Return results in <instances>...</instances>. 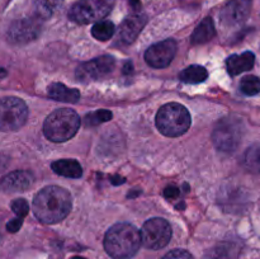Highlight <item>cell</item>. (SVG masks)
I'll return each mask as SVG.
<instances>
[{"mask_svg": "<svg viewBox=\"0 0 260 259\" xmlns=\"http://www.w3.org/2000/svg\"><path fill=\"white\" fill-rule=\"evenodd\" d=\"M71 210V195L62 187L48 185L36 195L33 212L43 223L62 221Z\"/></svg>", "mask_w": 260, "mask_h": 259, "instance_id": "cell-1", "label": "cell"}, {"mask_svg": "<svg viewBox=\"0 0 260 259\" xmlns=\"http://www.w3.org/2000/svg\"><path fill=\"white\" fill-rule=\"evenodd\" d=\"M141 245L140 231L134 225L119 222L112 226L104 238V249L113 259H129Z\"/></svg>", "mask_w": 260, "mask_h": 259, "instance_id": "cell-2", "label": "cell"}, {"mask_svg": "<svg viewBox=\"0 0 260 259\" xmlns=\"http://www.w3.org/2000/svg\"><path fill=\"white\" fill-rule=\"evenodd\" d=\"M80 127V118L73 109L60 108L53 111L43 123V132L53 142H63L74 137Z\"/></svg>", "mask_w": 260, "mask_h": 259, "instance_id": "cell-3", "label": "cell"}, {"mask_svg": "<svg viewBox=\"0 0 260 259\" xmlns=\"http://www.w3.org/2000/svg\"><path fill=\"white\" fill-rule=\"evenodd\" d=\"M156 127L164 136L178 137L190 127V114L179 103H168L156 114Z\"/></svg>", "mask_w": 260, "mask_h": 259, "instance_id": "cell-4", "label": "cell"}, {"mask_svg": "<svg viewBox=\"0 0 260 259\" xmlns=\"http://www.w3.org/2000/svg\"><path fill=\"white\" fill-rule=\"evenodd\" d=\"M244 123L240 118L234 116L220 119L212 132L215 146L222 152H234L240 145L244 136Z\"/></svg>", "mask_w": 260, "mask_h": 259, "instance_id": "cell-5", "label": "cell"}, {"mask_svg": "<svg viewBox=\"0 0 260 259\" xmlns=\"http://www.w3.org/2000/svg\"><path fill=\"white\" fill-rule=\"evenodd\" d=\"M116 0H79L71 7L69 18L79 24L98 22L109 14Z\"/></svg>", "mask_w": 260, "mask_h": 259, "instance_id": "cell-6", "label": "cell"}, {"mask_svg": "<svg viewBox=\"0 0 260 259\" xmlns=\"http://www.w3.org/2000/svg\"><path fill=\"white\" fill-rule=\"evenodd\" d=\"M28 118L27 104L17 96L0 99V130L17 131Z\"/></svg>", "mask_w": 260, "mask_h": 259, "instance_id": "cell-7", "label": "cell"}, {"mask_svg": "<svg viewBox=\"0 0 260 259\" xmlns=\"http://www.w3.org/2000/svg\"><path fill=\"white\" fill-rule=\"evenodd\" d=\"M141 244L147 249L157 250L168 245L172 239V228L164 218H150L141 229Z\"/></svg>", "mask_w": 260, "mask_h": 259, "instance_id": "cell-8", "label": "cell"}, {"mask_svg": "<svg viewBox=\"0 0 260 259\" xmlns=\"http://www.w3.org/2000/svg\"><path fill=\"white\" fill-rule=\"evenodd\" d=\"M114 68H116V61L112 56H101V57H96L78 66L76 78L84 83L90 80H98V79L106 78L107 75H109L114 70Z\"/></svg>", "mask_w": 260, "mask_h": 259, "instance_id": "cell-9", "label": "cell"}, {"mask_svg": "<svg viewBox=\"0 0 260 259\" xmlns=\"http://www.w3.org/2000/svg\"><path fill=\"white\" fill-rule=\"evenodd\" d=\"M177 53V43L174 40H165L155 43L145 52V60L151 68L164 69L169 65Z\"/></svg>", "mask_w": 260, "mask_h": 259, "instance_id": "cell-10", "label": "cell"}, {"mask_svg": "<svg viewBox=\"0 0 260 259\" xmlns=\"http://www.w3.org/2000/svg\"><path fill=\"white\" fill-rule=\"evenodd\" d=\"M41 23H42V20L36 17V15L30 18L15 20L10 25L8 37L14 43H27L29 41H33L40 35Z\"/></svg>", "mask_w": 260, "mask_h": 259, "instance_id": "cell-11", "label": "cell"}, {"mask_svg": "<svg viewBox=\"0 0 260 259\" xmlns=\"http://www.w3.org/2000/svg\"><path fill=\"white\" fill-rule=\"evenodd\" d=\"M253 0H229L220 13V19L226 27H235L248 19Z\"/></svg>", "mask_w": 260, "mask_h": 259, "instance_id": "cell-12", "label": "cell"}, {"mask_svg": "<svg viewBox=\"0 0 260 259\" xmlns=\"http://www.w3.org/2000/svg\"><path fill=\"white\" fill-rule=\"evenodd\" d=\"M35 183V177L27 170H15L0 180V189L7 193H17L30 188Z\"/></svg>", "mask_w": 260, "mask_h": 259, "instance_id": "cell-13", "label": "cell"}, {"mask_svg": "<svg viewBox=\"0 0 260 259\" xmlns=\"http://www.w3.org/2000/svg\"><path fill=\"white\" fill-rule=\"evenodd\" d=\"M146 15L135 14L126 18L119 28L118 38L124 45H129L134 42L146 24Z\"/></svg>", "mask_w": 260, "mask_h": 259, "instance_id": "cell-14", "label": "cell"}, {"mask_svg": "<svg viewBox=\"0 0 260 259\" xmlns=\"http://www.w3.org/2000/svg\"><path fill=\"white\" fill-rule=\"evenodd\" d=\"M254 62H255V56L253 52L240 53V55H231L230 57L226 60V66H228V71L231 76H236L241 73L253 69Z\"/></svg>", "mask_w": 260, "mask_h": 259, "instance_id": "cell-15", "label": "cell"}, {"mask_svg": "<svg viewBox=\"0 0 260 259\" xmlns=\"http://www.w3.org/2000/svg\"><path fill=\"white\" fill-rule=\"evenodd\" d=\"M47 93L50 98L55 101L69 102V103H76L80 98V93L78 89L68 88L61 83H52L47 88Z\"/></svg>", "mask_w": 260, "mask_h": 259, "instance_id": "cell-16", "label": "cell"}, {"mask_svg": "<svg viewBox=\"0 0 260 259\" xmlns=\"http://www.w3.org/2000/svg\"><path fill=\"white\" fill-rule=\"evenodd\" d=\"M53 172L58 175H62L66 178H80L83 175V169L81 165L79 164L76 160L73 159H62V160H56L51 164Z\"/></svg>", "mask_w": 260, "mask_h": 259, "instance_id": "cell-17", "label": "cell"}, {"mask_svg": "<svg viewBox=\"0 0 260 259\" xmlns=\"http://www.w3.org/2000/svg\"><path fill=\"white\" fill-rule=\"evenodd\" d=\"M215 23H213L212 18L207 17L198 24L197 28H196L192 37H190V41H192L193 45H201V43H206L208 42V41L212 40V38L215 37Z\"/></svg>", "mask_w": 260, "mask_h": 259, "instance_id": "cell-18", "label": "cell"}, {"mask_svg": "<svg viewBox=\"0 0 260 259\" xmlns=\"http://www.w3.org/2000/svg\"><path fill=\"white\" fill-rule=\"evenodd\" d=\"M208 78V73L203 66L192 65L179 74V79L183 83L187 84H198L203 83Z\"/></svg>", "mask_w": 260, "mask_h": 259, "instance_id": "cell-19", "label": "cell"}, {"mask_svg": "<svg viewBox=\"0 0 260 259\" xmlns=\"http://www.w3.org/2000/svg\"><path fill=\"white\" fill-rule=\"evenodd\" d=\"M244 167L250 173H260V145L255 144L246 150L244 155Z\"/></svg>", "mask_w": 260, "mask_h": 259, "instance_id": "cell-20", "label": "cell"}, {"mask_svg": "<svg viewBox=\"0 0 260 259\" xmlns=\"http://www.w3.org/2000/svg\"><path fill=\"white\" fill-rule=\"evenodd\" d=\"M91 35L99 41H108L114 35V24L109 20L95 23L91 28Z\"/></svg>", "mask_w": 260, "mask_h": 259, "instance_id": "cell-21", "label": "cell"}, {"mask_svg": "<svg viewBox=\"0 0 260 259\" xmlns=\"http://www.w3.org/2000/svg\"><path fill=\"white\" fill-rule=\"evenodd\" d=\"M56 5H57L56 0H36L35 15L37 18H40L41 20L46 19V18H48L52 14Z\"/></svg>", "mask_w": 260, "mask_h": 259, "instance_id": "cell-22", "label": "cell"}, {"mask_svg": "<svg viewBox=\"0 0 260 259\" xmlns=\"http://www.w3.org/2000/svg\"><path fill=\"white\" fill-rule=\"evenodd\" d=\"M240 89L246 95H256L260 93V79L254 75L245 76L241 79Z\"/></svg>", "mask_w": 260, "mask_h": 259, "instance_id": "cell-23", "label": "cell"}, {"mask_svg": "<svg viewBox=\"0 0 260 259\" xmlns=\"http://www.w3.org/2000/svg\"><path fill=\"white\" fill-rule=\"evenodd\" d=\"M112 118V112L107 111V109H99V111L93 112L85 116V126H98V124L108 122Z\"/></svg>", "mask_w": 260, "mask_h": 259, "instance_id": "cell-24", "label": "cell"}, {"mask_svg": "<svg viewBox=\"0 0 260 259\" xmlns=\"http://www.w3.org/2000/svg\"><path fill=\"white\" fill-rule=\"evenodd\" d=\"M12 210L14 211V213L17 215V217L24 218L28 215V211H29V206L28 202L23 198H18L12 202Z\"/></svg>", "mask_w": 260, "mask_h": 259, "instance_id": "cell-25", "label": "cell"}, {"mask_svg": "<svg viewBox=\"0 0 260 259\" xmlns=\"http://www.w3.org/2000/svg\"><path fill=\"white\" fill-rule=\"evenodd\" d=\"M161 259H194L192 254L188 253L187 250H182V249H175V250L169 251L165 254Z\"/></svg>", "mask_w": 260, "mask_h": 259, "instance_id": "cell-26", "label": "cell"}, {"mask_svg": "<svg viewBox=\"0 0 260 259\" xmlns=\"http://www.w3.org/2000/svg\"><path fill=\"white\" fill-rule=\"evenodd\" d=\"M205 259H230V258H229V254L225 249L215 248L206 254Z\"/></svg>", "mask_w": 260, "mask_h": 259, "instance_id": "cell-27", "label": "cell"}, {"mask_svg": "<svg viewBox=\"0 0 260 259\" xmlns=\"http://www.w3.org/2000/svg\"><path fill=\"white\" fill-rule=\"evenodd\" d=\"M22 223H23V218L20 217L13 218V220H10L9 222L7 223V230L9 231V233H17V231L20 229V226H22Z\"/></svg>", "mask_w": 260, "mask_h": 259, "instance_id": "cell-28", "label": "cell"}, {"mask_svg": "<svg viewBox=\"0 0 260 259\" xmlns=\"http://www.w3.org/2000/svg\"><path fill=\"white\" fill-rule=\"evenodd\" d=\"M164 195L167 198H175L179 196V189H178V187H175V185H169V187L165 188Z\"/></svg>", "mask_w": 260, "mask_h": 259, "instance_id": "cell-29", "label": "cell"}, {"mask_svg": "<svg viewBox=\"0 0 260 259\" xmlns=\"http://www.w3.org/2000/svg\"><path fill=\"white\" fill-rule=\"evenodd\" d=\"M5 74H7V73H5L4 69L0 68V78H3V76H5Z\"/></svg>", "mask_w": 260, "mask_h": 259, "instance_id": "cell-30", "label": "cell"}, {"mask_svg": "<svg viewBox=\"0 0 260 259\" xmlns=\"http://www.w3.org/2000/svg\"><path fill=\"white\" fill-rule=\"evenodd\" d=\"M131 3L134 5H137V4H139V0H131Z\"/></svg>", "mask_w": 260, "mask_h": 259, "instance_id": "cell-31", "label": "cell"}, {"mask_svg": "<svg viewBox=\"0 0 260 259\" xmlns=\"http://www.w3.org/2000/svg\"><path fill=\"white\" fill-rule=\"evenodd\" d=\"M71 259H85V258H83V256H74V258Z\"/></svg>", "mask_w": 260, "mask_h": 259, "instance_id": "cell-32", "label": "cell"}]
</instances>
